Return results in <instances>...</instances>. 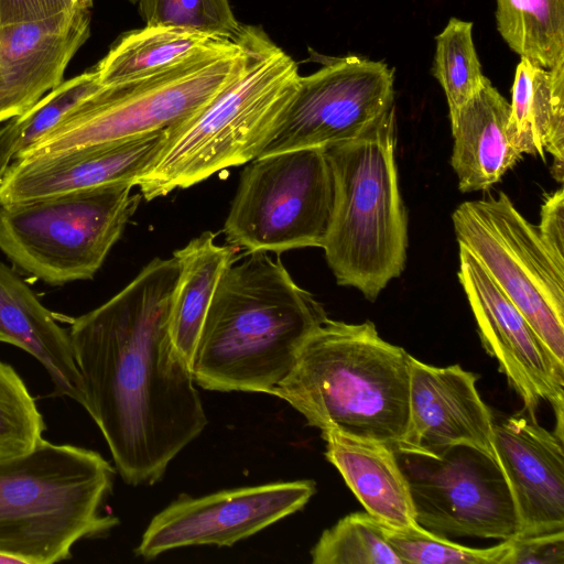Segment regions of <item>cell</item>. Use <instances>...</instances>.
<instances>
[{
  "instance_id": "obj_1",
  "label": "cell",
  "mask_w": 564,
  "mask_h": 564,
  "mask_svg": "<svg viewBox=\"0 0 564 564\" xmlns=\"http://www.w3.org/2000/svg\"><path fill=\"white\" fill-rule=\"evenodd\" d=\"M174 257L151 260L119 293L72 321L84 409L130 486H151L208 421L169 330Z\"/></svg>"
},
{
  "instance_id": "obj_2",
  "label": "cell",
  "mask_w": 564,
  "mask_h": 564,
  "mask_svg": "<svg viewBox=\"0 0 564 564\" xmlns=\"http://www.w3.org/2000/svg\"><path fill=\"white\" fill-rule=\"evenodd\" d=\"M328 318L269 252L237 256L223 273L191 361L210 391L272 392L310 335Z\"/></svg>"
},
{
  "instance_id": "obj_3",
  "label": "cell",
  "mask_w": 564,
  "mask_h": 564,
  "mask_svg": "<svg viewBox=\"0 0 564 564\" xmlns=\"http://www.w3.org/2000/svg\"><path fill=\"white\" fill-rule=\"evenodd\" d=\"M245 61L204 106L167 128L160 150L135 180L151 200L257 159L299 86L296 62L259 26L243 25Z\"/></svg>"
},
{
  "instance_id": "obj_4",
  "label": "cell",
  "mask_w": 564,
  "mask_h": 564,
  "mask_svg": "<svg viewBox=\"0 0 564 564\" xmlns=\"http://www.w3.org/2000/svg\"><path fill=\"white\" fill-rule=\"evenodd\" d=\"M410 354L375 324L327 318L305 340L272 392L310 426L386 443L395 449L409 423Z\"/></svg>"
},
{
  "instance_id": "obj_5",
  "label": "cell",
  "mask_w": 564,
  "mask_h": 564,
  "mask_svg": "<svg viewBox=\"0 0 564 564\" xmlns=\"http://www.w3.org/2000/svg\"><path fill=\"white\" fill-rule=\"evenodd\" d=\"M115 474L98 452L44 438L0 458V554L21 564L57 563L78 541L107 535L119 524L101 513Z\"/></svg>"
},
{
  "instance_id": "obj_6",
  "label": "cell",
  "mask_w": 564,
  "mask_h": 564,
  "mask_svg": "<svg viewBox=\"0 0 564 564\" xmlns=\"http://www.w3.org/2000/svg\"><path fill=\"white\" fill-rule=\"evenodd\" d=\"M392 106L357 138L325 148L335 186L325 258L339 285L369 301L402 273L406 260Z\"/></svg>"
},
{
  "instance_id": "obj_7",
  "label": "cell",
  "mask_w": 564,
  "mask_h": 564,
  "mask_svg": "<svg viewBox=\"0 0 564 564\" xmlns=\"http://www.w3.org/2000/svg\"><path fill=\"white\" fill-rule=\"evenodd\" d=\"M240 42L229 41L162 72L110 86L14 160L116 143L165 130L204 106L240 70Z\"/></svg>"
},
{
  "instance_id": "obj_8",
  "label": "cell",
  "mask_w": 564,
  "mask_h": 564,
  "mask_svg": "<svg viewBox=\"0 0 564 564\" xmlns=\"http://www.w3.org/2000/svg\"><path fill=\"white\" fill-rule=\"evenodd\" d=\"M131 183L0 205V250L51 285L93 279L138 209Z\"/></svg>"
},
{
  "instance_id": "obj_9",
  "label": "cell",
  "mask_w": 564,
  "mask_h": 564,
  "mask_svg": "<svg viewBox=\"0 0 564 564\" xmlns=\"http://www.w3.org/2000/svg\"><path fill=\"white\" fill-rule=\"evenodd\" d=\"M334 197L325 148L259 156L241 173L224 224L226 240L247 252L323 248Z\"/></svg>"
},
{
  "instance_id": "obj_10",
  "label": "cell",
  "mask_w": 564,
  "mask_h": 564,
  "mask_svg": "<svg viewBox=\"0 0 564 564\" xmlns=\"http://www.w3.org/2000/svg\"><path fill=\"white\" fill-rule=\"evenodd\" d=\"M458 246L481 264L564 362V262L544 243L509 196L464 202L452 215Z\"/></svg>"
},
{
  "instance_id": "obj_11",
  "label": "cell",
  "mask_w": 564,
  "mask_h": 564,
  "mask_svg": "<svg viewBox=\"0 0 564 564\" xmlns=\"http://www.w3.org/2000/svg\"><path fill=\"white\" fill-rule=\"evenodd\" d=\"M409 481L416 523L441 536L506 541L520 524L497 463L468 447L440 456L397 453Z\"/></svg>"
},
{
  "instance_id": "obj_12",
  "label": "cell",
  "mask_w": 564,
  "mask_h": 564,
  "mask_svg": "<svg viewBox=\"0 0 564 564\" xmlns=\"http://www.w3.org/2000/svg\"><path fill=\"white\" fill-rule=\"evenodd\" d=\"M392 106L394 73L388 64L356 55L332 58L300 77L281 123L259 156L352 140Z\"/></svg>"
},
{
  "instance_id": "obj_13",
  "label": "cell",
  "mask_w": 564,
  "mask_h": 564,
  "mask_svg": "<svg viewBox=\"0 0 564 564\" xmlns=\"http://www.w3.org/2000/svg\"><path fill=\"white\" fill-rule=\"evenodd\" d=\"M315 492V481L302 479L221 490L198 498L180 496L153 517L135 555L153 560L178 547L231 546L300 511Z\"/></svg>"
},
{
  "instance_id": "obj_14",
  "label": "cell",
  "mask_w": 564,
  "mask_h": 564,
  "mask_svg": "<svg viewBox=\"0 0 564 564\" xmlns=\"http://www.w3.org/2000/svg\"><path fill=\"white\" fill-rule=\"evenodd\" d=\"M458 280L484 349L497 360L525 412L535 415L542 401L551 404L557 421L555 434L563 438L564 362L551 352L519 308L463 247Z\"/></svg>"
},
{
  "instance_id": "obj_15",
  "label": "cell",
  "mask_w": 564,
  "mask_h": 564,
  "mask_svg": "<svg viewBox=\"0 0 564 564\" xmlns=\"http://www.w3.org/2000/svg\"><path fill=\"white\" fill-rule=\"evenodd\" d=\"M460 365L435 367L410 356L409 423L395 453L440 456L468 446L496 462L494 417Z\"/></svg>"
},
{
  "instance_id": "obj_16",
  "label": "cell",
  "mask_w": 564,
  "mask_h": 564,
  "mask_svg": "<svg viewBox=\"0 0 564 564\" xmlns=\"http://www.w3.org/2000/svg\"><path fill=\"white\" fill-rule=\"evenodd\" d=\"M494 447L518 516V536L564 530L563 438L535 415L514 414L494 424Z\"/></svg>"
},
{
  "instance_id": "obj_17",
  "label": "cell",
  "mask_w": 564,
  "mask_h": 564,
  "mask_svg": "<svg viewBox=\"0 0 564 564\" xmlns=\"http://www.w3.org/2000/svg\"><path fill=\"white\" fill-rule=\"evenodd\" d=\"M90 34V10L0 26V123L57 87Z\"/></svg>"
},
{
  "instance_id": "obj_18",
  "label": "cell",
  "mask_w": 564,
  "mask_h": 564,
  "mask_svg": "<svg viewBox=\"0 0 564 564\" xmlns=\"http://www.w3.org/2000/svg\"><path fill=\"white\" fill-rule=\"evenodd\" d=\"M165 130L55 155L12 160L0 182V205L121 183L135 186L160 150Z\"/></svg>"
},
{
  "instance_id": "obj_19",
  "label": "cell",
  "mask_w": 564,
  "mask_h": 564,
  "mask_svg": "<svg viewBox=\"0 0 564 564\" xmlns=\"http://www.w3.org/2000/svg\"><path fill=\"white\" fill-rule=\"evenodd\" d=\"M449 120L451 164L463 193L490 188L523 155L510 123V102L490 80L449 112Z\"/></svg>"
},
{
  "instance_id": "obj_20",
  "label": "cell",
  "mask_w": 564,
  "mask_h": 564,
  "mask_svg": "<svg viewBox=\"0 0 564 564\" xmlns=\"http://www.w3.org/2000/svg\"><path fill=\"white\" fill-rule=\"evenodd\" d=\"M0 341L34 357L47 371L55 397H66L85 406V389L68 330L31 288L0 262Z\"/></svg>"
},
{
  "instance_id": "obj_21",
  "label": "cell",
  "mask_w": 564,
  "mask_h": 564,
  "mask_svg": "<svg viewBox=\"0 0 564 564\" xmlns=\"http://www.w3.org/2000/svg\"><path fill=\"white\" fill-rule=\"evenodd\" d=\"M325 457L378 522L393 529L417 525L409 481L393 447L386 443L322 431Z\"/></svg>"
},
{
  "instance_id": "obj_22",
  "label": "cell",
  "mask_w": 564,
  "mask_h": 564,
  "mask_svg": "<svg viewBox=\"0 0 564 564\" xmlns=\"http://www.w3.org/2000/svg\"><path fill=\"white\" fill-rule=\"evenodd\" d=\"M510 102V123L523 154L553 158L552 173L563 181L564 61L551 68L525 58L517 65Z\"/></svg>"
},
{
  "instance_id": "obj_23",
  "label": "cell",
  "mask_w": 564,
  "mask_h": 564,
  "mask_svg": "<svg viewBox=\"0 0 564 564\" xmlns=\"http://www.w3.org/2000/svg\"><path fill=\"white\" fill-rule=\"evenodd\" d=\"M239 250L229 243L218 245L214 232L204 231L173 253L178 275L169 330L176 349L189 365L218 282Z\"/></svg>"
},
{
  "instance_id": "obj_24",
  "label": "cell",
  "mask_w": 564,
  "mask_h": 564,
  "mask_svg": "<svg viewBox=\"0 0 564 564\" xmlns=\"http://www.w3.org/2000/svg\"><path fill=\"white\" fill-rule=\"evenodd\" d=\"M231 40L199 31L162 25H145L123 33L94 66L102 86L145 77Z\"/></svg>"
},
{
  "instance_id": "obj_25",
  "label": "cell",
  "mask_w": 564,
  "mask_h": 564,
  "mask_svg": "<svg viewBox=\"0 0 564 564\" xmlns=\"http://www.w3.org/2000/svg\"><path fill=\"white\" fill-rule=\"evenodd\" d=\"M497 30L508 46L541 67L564 61V0H496Z\"/></svg>"
},
{
  "instance_id": "obj_26",
  "label": "cell",
  "mask_w": 564,
  "mask_h": 564,
  "mask_svg": "<svg viewBox=\"0 0 564 564\" xmlns=\"http://www.w3.org/2000/svg\"><path fill=\"white\" fill-rule=\"evenodd\" d=\"M435 41L432 74L443 88L452 112L476 95L489 79L481 69L471 22L451 18Z\"/></svg>"
},
{
  "instance_id": "obj_27",
  "label": "cell",
  "mask_w": 564,
  "mask_h": 564,
  "mask_svg": "<svg viewBox=\"0 0 564 564\" xmlns=\"http://www.w3.org/2000/svg\"><path fill=\"white\" fill-rule=\"evenodd\" d=\"M311 557L314 564H403L382 524L367 512L349 513L326 529Z\"/></svg>"
},
{
  "instance_id": "obj_28",
  "label": "cell",
  "mask_w": 564,
  "mask_h": 564,
  "mask_svg": "<svg viewBox=\"0 0 564 564\" xmlns=\"http://www.w3.org/2000/svg\"><path fill=\"white\" fill-rule=\"evenodd\" d=\"M387 541L403 564H505L511 540L490 547H469L426 531L419 524L393 529L382 524Z\"/></svg>"
},
{
  "instance_id": "obj_29",
  "label": "cell",
  "mask_w": 564,
  "mask_h": 564,
  "mask_svg": "<svg viewBox=\"0 0 564 564\" xmlns=\"http://www.w3.org/2000/svg\"><path fill=\"white\" fill-rule=\"evenodd\" d=\"M45 423L12 366L0 361V458L22 454L42 438Z\"/></svg>"
},
{
  "instance_id": "obj_30",
  "label": "cell",
  "mask_w": 564,
  "mask_h": 564,
  "mask_svg": "<svg viewBox=\"0 0 564 564\" xmlns=\"http://www.w3.org/2000/svg\"><path fill=\"white\" fill-rule=\"evenodd\" d=\"M145 25L176 26L235 41L242 31L229 0H137Z\"/></svg>"
},
{
  "instance_id": "obj_31",
  "label": "cell",
  "mask_w": 564,
  "mask_h": 564,
  "mask_svg": "<svg viewBox=\"0 0 564 564\" xmlns=\"http://www.w3.org/2000/svg\"><path fill=\"white\" fill-rule=\"evenodd\" d=\"M102 87L93 67L63 80L23 115L15 117L19 141L13 159L19 158L42 137L68 117L82 102Z\"/></svg>"
},
{
  "instance_id": "obj_32",
  "label": "cell",
  "mask_w": 564,
  "mask_h": 564,
  "mask_svg": "<svg viewBox=\"0 0 564 564\" xmlns=\"http://www.w3.org/2000/svg\"><path fill=\"white\" fill-rule=\"evenodd\" d=\"M505 564H564V530L513 538Z\"/></svg>"
},
{
  "instance_id": "obj_33",
  "label": "cell",
  "mask_w": 564,
  "mask_h": 564,
  "mask_svg": "<svg viewBox=\"0 0 564 564\" xmlns=\"http://www.w3.org/2000/svg\"><path fill=\"white\" fill-rule=\"evenodd\" d=\"M94 0H0V26L45 19L62 12L90 10Z\"/></svg>"
},
{
  "instance_id": "obj_34",
  "label": "cell",
  "mask_w": 564,
  "mask_h": 564,
  "mask_svg": "<svg viewBox=\"0 0 564 564\" xmlns=\"http://www.w3.org/2000/svg\"><path fill=\"white\" fill-rule=\"evenodd\" d=\"M553 256L564 262V192L560 188L545 196L536 226Z\"/></svg>"
},
{
  "instance_id": "obj_35",
  "label": "cell",
  "mask_w": 564,
  "mask_h": 564,
  "mask_svg": "<svg viewBox=\"0 0 564 564\" xmlns=\"http://www.w3.org/2000/svg\"><path fill=\"white\" fill-rule=\"evenodd\" d=\"M19 141V126L15 118L0 127V182L13 159Z\"/></svg>"
},
{
  "instance_id": "obj_36",
  "label": "cell",
  "mask_w": 564,
  "mask_h": 564,
  "mask_svg": "<svg viewBox=\"0 0 564 564\" xmlns=\"http://www.w3.org/2000/svg\"><path fill=\"white\" fill-rule=\"evenodd\" d=\"M0 564H21L17 558L0 554Z\"/></svg>"
},
{
  "instance_id": "obj_37",
  "label": "cell",
  "mask_w": 564,
  "mask_h": 564,
  "mask_svg": "<svg viewBox=\"0 0 564 564\" xmlns=\"http://www.w3.org/2000/svg\"><path fill=\"white\" fill-rule=\"evenodd\" d=\"M129 1H131V2H137V0H129Z\"/></svg>"
}]
</instances>
